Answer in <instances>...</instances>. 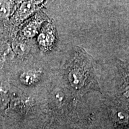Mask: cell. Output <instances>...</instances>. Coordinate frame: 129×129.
<instances>
[{"label": "cell", "mask_w": 129, "mask_h": 129, "mask_svg": "<svg viewBox=\"0 0 129 129\" xmlns=\"http://www.w3.org/2000/svg\"><path fill=\"white\" fill-rule=\"evenodd\" d=\"M37 9L34 1H25L19 8L15 15V20L17 22L23 20L31 14Z\"/></svg>", "instance_id": "1"}, {"label": "cell", "mask_w": 129, "mask_h": 129, "mask_svg": "<svg viewBox=\"0 0 129 129\" xmlns=\"http://www.w3.org/2000/svg\"><path fill=\"white\" fill-rule=\"evenodd\" d=\"M40 74V72L35 71L25 72L20 75V81L23 84L27 85L33 84L37 81Z\"/></svg>", "instance_id": "2"}, {"label": "cell", "mask_w": 129, "mask_h": 129, "mask_svg": "<svg viewBox=\"0 0 129 129\" xmlns=\"http://www.w3.org/2000/svg\"><path fill=\"white\" fill-rule=\"evenodd\" d=\"M12 1H0V16L7 17L11 13L12 10Z\"/></svg>", "instance_id": "3"}, {"label": "cell", "mask_w": 129, "mask_h": 129, "mask_svg": "<svg viewBox=\"0 0 129 129\" xmlns=\"http://www.w3.org/2000/svg\"><path fill=\"white\" fill-rule=\"evenodd\" d=\"M53 40V35L51 34L50 32H42L40 37H38V41H39L40 44L43 45L44 46L49 45Z\"/></svg>", "instance_id": "4"}, {"label": "cell", "mask_w": 129, "mask_h": 129, "mask_svg": "<svg viewBox=\"0 0 129 129\" xmlns=\"http://www.w3.org/2000/svg\"><path fill=\"white\" fill-rule=\"evenodd\" d=\"M37 29H38V26H37V24L35 25V23L32 22L26 26L23 30V32L26 37H32L34 36L35 34H37Z\"/></svg>", "instance_id": "5"}, {"label": "cell", "mask_w": 129, "mask_h": 129, "mask_svg": "<svg viewBox=\"0 0 129 129\" xmlns=\"http://www.w3.org/2000/svg\"><path fill=\"white\" fill-rule=\"evenodd\" d=\"M54 97H55L56 100H57L58 102H62L63 100L64 95L62 92L59 91L54 93Z\"/></svg>", "instance_id": "6"}]
</instances>
